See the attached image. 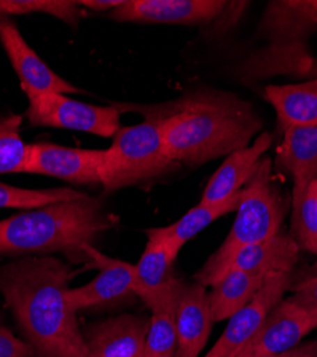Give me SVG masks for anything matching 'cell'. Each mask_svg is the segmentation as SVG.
Wrapping results in <instances>:
<instances>
[{"mask_svg":"<svg viewBox=\"0 0 317 357\" xmlns=\"http://www.w3.org/2000/svg\"><path fill=\"white\" fill-rule=\"evenodd\" d=\"M26 116L33 126L76 130L102 137H111L121 129V110L116 106H95L62 93L29 96Z\"/></svg>","mask_w":317,"mask_h":357,"instance_id":"cell-7","label":"cell"},{"mask_svg":"<svg viewBox=\"0 0 317 357\" xmlns=\"http://www.w3.org/2000/svg\"><path fill=\"white\" fill-rule=\"evenodd\" d=\"M317 327V312L310 310L291 297L281 301L266 317L258 332L236 357H269L289 351Z\"/></svg>","mask_w":317,"mask_h":357,"instance_id":"cell-11","label":"cell"},{"mask_svg":"<svg viewBox=\"0 0 317 357\" xmlns=\"http://www.w3.org/2000/svg\"><path fill=\"white\" fill-rule=\"evenodd\" d=\"M291 289L293 291L291 297L292 301L310 310L317 312V276L304 279Z\"/></svg>","mask_w":317,"mask_h":357,"instance_id":"cell-29","label":"cell"},{"mask_svg":"<svg viewBox=\"0 0 317 357\" xmlns=\"http://www.w3.org/2000/svg\"><path fill=\"white\" fill-rule=\"evenodd\" d=\"M125 0H80L79 5L84 6V8H89L92 10H114L116 8H119Z\"/></svg>","mask_w":317,"mask_h":357,"instance_id":"cell-31","label":"cell"},{"mask_svg":"<svg viewBox=\"0 0 317 357\" xmlns=\"http://www.w3.org/2000/svg\"><path fill=\"white\" fill-rule=\"evenodd\" d=\"M279 162L293 177V197L304 193L317 176V125L284 129Z\"/></svg>","mask_w":317,"mask_h":357,"instance_id":"cell-18","label":"cell"},{"mask_svg":"<svg viewBox=\"0 0 317 357\" xmlns=\"http://www.w3.org/2000/svg\"><path fill=\"white\" fill-rule=\"evenodd\" d=\"M169 156L159 128L143 121L119 129L100 165V185L106 193L155 181L176 170Z\"/></svg>","mask_w":317,"mask_h":357,"instance_id":"cell-6","label":"cell"},{"mask_svg":"<svg viewBox=\"0 0 317 357\" xmlns=\"http://www.w3.org/2000/svg\"><path fill=\"white\" fill-rule=\"evenodd\" d=\"M31 13H47L72 26L84 16L82 6L75 0H0V17Z\"/></svg>","mask_w":317,"mask_h":357,"instance_id":"cell-25","label":"cell"},{"mask_svg":"<svg viewBox=\"0 0 317 357\" xmlns=\"http://www.w3.org/2000/svg\"><path fill=\"white\" fill-rule=\"evenodd\" d=\"M105 151L63 147L53 143L27 144L23 173L50 176L75 185L100 183V165Z\"/></svg>","mask_w":317,"mask_h":357,"instance_id":"cell-12","label":"cell"},{"mask_svg":"<svg viewBox=\"0 0 317 357\" xmlns=\"http://www.w3.org/2000/svg\"><path fill=\"white\" fill-rule=\"evenodd\" d=\"M314 181H316V183H317V176H316V178H314Z\"/></svg>","mask_w":317,"mask_h":357,"instance_id":"cell-33","label":"cell"},{"mask_svg":"<svg viewBox=\"0 0 317 357\" xmlns=\"http://www.w3.org/2000/svg\"><path fill=\"white\" fill-rule=\"evenodd\" d=\"M88 196L70 188L59 189H22L0 183V209L36 211L54 203L73 202Z\"/></svg>","mask_w":317,"mask_h":357,"instance_id":"cell-23","label":"cell"},{"mask_svg":"<svg viewBox=\"0 0 317 357\" xmlns=\"http://www.w3.org/2000/svg\"><path fill=\"white\" fill-rule=\"evenodd\" d=\"M155 123L169 156L197 167L250 144L263 123L252 105L233 93L197 91L160 105H113Z\"/></svg>","mask_w":317,"mask_h":357,"instance_id":"cell-1","label":"cell"},{"mask_svg":"<svg viewBox=\"0 0 317 357\" xmlns=\"http://www.w3.org/2000/svg\"><path fill=\"white\" fill-rule=\"evenodd\" d=\"M292 237L299 248L317 255V183L292 197Z\"/></svg>","mask_w":317,"mask_h":357,"instance_id":"cell-24","label":"cell"},{"mask_svg":"<svg viewBox=\"0 0 317 357\" xmlns=\"http://www.w3.org/2000/svg\"><path fill=\"white\" fill-rule=\"evenodd\" d=\"M213 323L206 287L199 282H182L175 307L176 357H197L209 340Z\"/></svg>","mask_w":317,"mask_h":357,"instance_id":"cell-16","label":"cell"},{"mask_svg":"<svg viewBox=\"0 0 317 357\" xmlns=\"http://www.w3.org/2000/svg\"><path fill=\"white\" fill-rule=\"evenodd\" d=\"M265 98L275 107L283 129L317 125V80L268 86Z\"/></svg>","mask_w":317,"mask_h":357,"instance_id":"cell-20","label":"cell"},{"mask_svg":"<svg viewBox=\"0 0 317 357\" xmlns=\"http://www.w3.org/2000/svg\"><path fill=\"white\" fill-rule=\"evenodd\" d=\"M269 275L243 272L238 269L227 271V273L212 286L213 289L209 294L213 321H222L232 317L239 309L253 299Z\"/></svg>","mask_w":317,"mask_h":357,"instance_id":"cell-21","label":"cell"},{"mask_svg":"<svg viewBox=\"0 0 317 357\" xmlns=\"http://www.w3.org/2000/svg\"><path fill=\"white\" fill-rule=\"evenodd\" d=\"M22 116H0V174L23 173L27 144L20 136Z\"/></svg>","mask_w":317,"mask_h":357,"instance_id":"cell-26","label":"cell"},{"mask_svg":"<svg viewBox=\"0 0 317 357\" xmlns=\"http://www.w3.org/2000/svg\"><path fill=\"white\" fill-rule=\"evenodd\" d=\"M240 193L229 197L222 203H199L197 206L183 215L178 222L166 227H157L171 253L178 257L182 248L193 237L213 223L216 219L238 209L240 202Z\"/></svg>","mask_w":317,"mask_h":357,"instance_id":"cell-22","label":"cell"},{"mask_svg":"<svg viewBox=\"0 0 317 357\" xmlns=\"http://www.w3.org/2000/svg\"><path fill=\"white\" fill-rule=\"evenodd\" d=\"M175 307L152 312L150 326L143 357H176L178 336L175 326Z\"/></svg>","mask_w":317,"mask_h":357,"instance_id":"cell-27","label":"cell"},{"mask_svg":"<svg viewBox=\"0 0 317 357\" xmlns=\"http://www.w3.org/2000/svg\"><path fill=\"white\" fill-rule=\"evenodd\" d=\"M0 357H36L33 347L16 337L0 316Z\"/></svg>","mask_w":317,"mask_h":357,"instance_id":"cell-28","label":"cell"},{"mask_svg":"<svg viewBox=\"0 0 317 357\" xmlns=\"http://www.w3.org/2000/svg\"><path fill=\"white\" fill-rule=\"evenodd\" d=\"M148 242L136 264L134 294L150 312L176 306L182 280L173 275L176 256L169 249L157 227L146 231Z\"/></svg>","mask_w":317,"mask_h":357,"instance_id":"cell-10","label":"cell"},{"mask_svg":"<svg viewBox=\"0 0 317 357\" xmlns=\"http://www.w3.org/2000/svg\"><path fill=\"white\" fill-rule=\"evenodd\" d=\"M224 6L223 0H125L109 16L134 23L209 24Z\"/></svg>","mask_w":317,"mask_h":357,"instance_id":"cell-14","label":"cell"},{"mask_svg":"<svg viewBox=\"0 0 317 357\" xmlns=\"http://www.w3.org/2000/svg\"><path fill=\"white\" fill-rule=\"evenodd\" d=\"M314 351H317V340L299 344V346H296L295 349H292L289 351L269 356V357H310Z\"/></svg>","mask_w":317,"mask_h":357,"instance_id":"cell-30","label":"cell"},{"mask_svg":"<svg viewBox=\"0 0 317 357\" xmlns=\"http://www.w3.org/2000/svg\"><path fill=\"white\" fill-rule=\"evenodd\" d=\"M293 273L273 272L253 299L239 309L223 331L219 340L205 357H236V354L258 332L269 313L283 301V296L291 290Z\"/></svg>","mask_w":317,"mask_h":357,"instance_id":"cell-9","label":"cell"},{"mask_svg":"<svg viewBox=\"0 0 317 357\" xmlns=\"http://www.w3.org/2000/svg\"><path fill=\"white\" fill-rule=\"evenodd\" d=\"M118 216L98 197L54 203L0 220V256L65 253L75 263H89L86 246L113 229Z\"/></svg>","mask_w":317,"mask_h":357,"instance_id":"cell-3","label":"cell"},{"mask_svg":"<svg viewBox=\"0 0 317 357\" xmlns=\"http://www.w3.org/2000/svg\"><path fill=\"white\" fill-rule=\"evenodd\" d=\"M310 357H317V351H314V353H313Z\"/></svg>","mask_w":317,"mask_h":357,"instance_id":"cell-32","label":"cell"},{"mask_svg":"<svg viewBox=\"0 0 317 357\" xmlns=\"http://www.w3.org/2000/svg\"><path fill=\"white\" fill-rule=\"evenodd\" d=\"M84 252L89 264L99 269V275L88 284L66 291V301L73 313L119 307L137 297L136 266L111 259L91 245L84 248Z\"/></svg>","mask_w":317,"mask_h":357,"instance_id":"cell-8","label":"cell"},{"mask_svg":"<svg viewBox=\"0 0 317 357\" xmlns=\"http://www.w3.org/2000/svg\"><path fill=\"white\" fill-rule=\"evenodd\" d=\"M316 26L317 0L270 2L258 26L269 43L243 63L242 79L256 82L275 75L307 73L313 65L307 38Z\"/></svg>","mask_w":317,"mask_h":357,"instance_id":"cell-5","label":"cell"},{"mask_svg":"<svg viewBox=\"0 0 317 357\" xmlns=\"http://www.w3.org/2000/svg\"><path fill=\"white\" fill-rule=\"evenodd\" d=\"M272 146V135L263 132L256 140L239 151L230 153L213 173L201 196V203H222L239 193L254 173L258 162Z\"/></svg>","mask_w":317,"mask_h":357,"instance_id":"cell-17","label":"cell"},{"mask_svg":"<svg viewBox=\"0 0 317 357\" xmlns=\"http://www.w3.org/2000/svg\"><path fill=\"white\" fill-rule=\"evenodd\" d=\"M0 42L20 80L22 91L29 96L40 93H79L72 83L56 75L26 43L15 22L8 16L0 17Z\"/></svg>","mask_w":317,"mask_h":357,"instance_id":"cell-13","label":"cell"},{"mask_svg":"<svg viewBox=\"0 0 317 357\" xmlns=\"http://www.w3.org/2000/svg\"><path fill=\"white\" fill-rule=\"evenodd\" d=\"M150 317L139 314H119L96 323L82 331L92 357H143Z\"/></svg>","mask_w":317,"mask_h":357,"instance_id":"cell-15","label":"cell"},{"mask_svg":"<svg viewBox=\"0 0 317 357\" xmlns=\"http://www.w3.org/2000/svg\"><path fill=\"white\" fill-rule=\"evenodd\" d=\"M75 272L53 256L0 266V293L36 357H92L66 291Z\"/></svg>","mask_w":317,"mask_h":357,"instance_id":"cell-2","label":"cell"},{"mask_svg":"<svg viewBox=\"0 0 317 357\" xmlns=\"http://www.w3.org/2000/svg\"><path fill=\"white\" fill-rule=\"evenodd\" d=\"M316 267H317V261H316Z\"/></svg>","mask_w":317,"mask_h":357,"instance_id":"cell-34","label":"cell"},{"mask_svg":"<svg viewBox=\"0 0 317 357\" xmlns=\"http://www.w3.org/2000/svg\"><path fill=\"white\" fill-rule=\"evenodd\" d=\"M283 216V203L272 181V159L263 156L242 189L232 229L220 248L194 275L196 282L205 287L219 282L240 250L280 233Z\"/></svg>","mask_w":317,"mask_h":357,"instance_id":"cell-4","label":"cell"},{"mask_svg":"<svg viewBox=\"0 0 317 357\" xmlns=\"http://www.w3.org/2000/svg\"><path fill=\"white\" fill-rule=\"evenodd\" d=\"M299 249L300 248L292 234L279 233L268 241L240 250L230 269L266 275L273 272L293 273L299 260Z\"/></svg>","mask_w":317,"mask_h":357,"instance_id":"cell-19","label":"cell"}]
</instances>
